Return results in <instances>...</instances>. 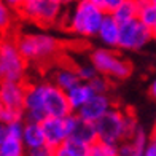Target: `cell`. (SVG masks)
Masks as SVG:
<instances>
[{"label":"cell","mask_w":156,"mask_h":156,"mask_svg":"<svg viewBox=\"0 0 156 156\" xmlns=\"http://www.w3.org/2000/svg\"><path fill=\"white\" fill-rule=\"evenodd\" d=\"M105 15L107 13L102 8H99L97 5H94L91 0H78L72 15L67 19L66 29L78 37H97L99 27H101Z\"/></svg>","instance_id":"cell-1"},{"label":"cell","mask_w":156,"mask_h":156,"mask_svg":"<svg viewBox=\"0 0 156 156\" xmlns=\"http://www.w3.org/2000/svg\"><path fill=\"white\" fill-rule=\"evenodd\" d=\"M99 40L104 45H107L110 48H118V41H119V23L113 18V15L107 13L102 21L101 27L97 32Z\"/></svg>","instance_id":"cell-13"},{"label":"cell","mask_w":156,"mask_h":156,"mask_svg":"<svg viewBox=\"0 0 156 156\" xmlns=\"http://www.w3.org/2000/svg\"><path fill=\"white\" fill-rule=\"evenodd\" d=\"M3 80V70H2V66H0V81Z\"/></svg>","instance_id":"cell-38"},{"label":"cell","mask_w":156,"mask_h":156,"mask_svg":"<svg viewBox=\"0 0 156 156\" xmlns=\"http://www.w3.org/2000/svg\"><path fill=\"white\" fill-rule=\"evenodd\" d=\"M145 156H156V139H150L145 150Z\"/></svg>","instance_id":"cell-32"},{"label":"cell","mask_w":156,"mask_h":156,"mask_svg":"<svg viewBox=\"0 0 156 156\" xmlns=\"http://www.w3.org/2000/svg\"><path fill=\"white\" fill-rule=\"evenodd\" d=\"M40 124H41V129H43V134H45L46 145H49L51 148L61 147L64 142L69 139V134H67V127H66V121H64V118L46 116Z\"/></svg>","instance_id":"cell-12"},{"label":"cell","mask_w":156,"mask_h":156,"mask_svg":"<svg viewBox=\"0 0 156 156\" xmlns=\"http://www.w3.org/2000/svg\"><path fill=\"white\" fill-rule=\"evenodd\" d=\"M26 156H54V148H51L49 145L32 148V150H27Z\"/></svg>","instance_id":"cell-29"},{"label":"cell","mask_w":156,"mask_h":156,"mask_svg":"<svg viewBox=\"0 0 156 156\" xmlns=\"http://www.w3.org/2000/svg\"><path fill=\"white\" fill-rule=\"evenodd\" d=\"M13 23V8L5 3L3 0H0V34H6L11 27Z\"/></svg>","instance_id":"cell-24"},{"label":"cell","mask_w":156,"mask_h":156,"mask_svg":"<svg viewBox=\"0 0 156 156\" xmlns=\"http://www.w3.org/2000/svg\"><path fill=\"white\" fill-rule=\"evenodd\" d=\"M94 94H96L94 89L89 86V83H84V81H81L80 84H76L75 88H72L70 91H67V97H69L70 107H72L73 112L80 110Z\"/></svg>","instance_id":"cell-16"},{"label":"cell","mask_w":156,"mask_h":156,"mask_svg":"<svg viewBox=\"0 0 156 156\" xmlns=\"http://www.w3.org/2000/svg\"><path fill=\"white\" fill-rule=\"evenodd\" d=\"M91 64L97 69L101 75H105L115 80H126L132 73V64L123 59L112 49H96L91 54Z\"/></svg>","instance_id":"cell-5"},{"label":"cell","mask_w":156,"mask_h":156,"mask_svg":"<svg viewBox=\"0 0 156 156\" xmlns=\"http://www.w3.org/2000/svg\"><path fill=\"white\" fill-rule=\"evenodd\" d=\"M32 2H37V0H23V3H32Z\"/></svg>","instance_id":"cell-40"},{"label":"cell","mask_w":156,"mask_h":156,"mask_svg":"<svg viewBox=\"0 0 156 156\" xmlns=\"http://www.w3.org/2000/svg\"><path fill=\"white\" fill-rule=\"evenodd\" d=\"M118 156H119V154H118Z\"/></svg>","instance_id":"cell-43"},{"label":"cell","mask_w":156,"mask_h":156,"mask_svg":"<svg viewBox=\"0 0 156 156\" xmlns=\"http://www.w3.org/2000/svg\"><path fill=\"white\" fill-rule=\"evenodd\" d=\"M88 156H118V145H112L97 140L89 147Z\"/></svg>","instance_id":"cell-21"},{"label":"cell","mask_w":156,"mask_h":156,"mask_svg":"<svg viewBox=\"0 0 156 156\" xmlns=\"http://www.w3.org/2000/svg\"><path fill=\"white\" fill-rule=\"evenodd\" d=\"M64 145H66L69 150H72L75 154H78V156H88L89 154V147L91 145L84 144V142H80V140H76V139L69 137L66 142H64Z\"/></svg>","instance_id":"cell-26"},{"label":"cell","mask_w":156,"mask_h":156,"mask_svg":"<svg viewBox=\"0 0 156 156\" xmlns=\"http://www.w3.org/2000/svg\"><path fill=\"white\" fill-rule=\"evenodd\" d=\"M139 3V16L137 19L142 21L150 29L156 26V3H151L148 0H137Z\"/></svg>","instance_id":"cell-20"},{"label":"cell","mask_w":156,"mask_h":156,"mask_svg":"<svg viewBox=\"0 0 156 156\" xmlns=\"http://www.w3.org/2000/svg\"><path fill=\"white\" fill-rule=\"evenodd\" d=\"M3 2H5V3H8V5H10L15 11L19 8L21 5H23V0H3Z\"/></svg>","instance_id":"cell-33"},{"label":"cell","mask_w":156,"mask_h":156,"mask_svg":"<svg viewBox=\"0 0 156 156\" xmlns=\"http://www.w3.org/2000/svg\"><path fill=\"white\" fill-rule=\"evenodd\" d=\"M23 142H24L27 150H32V148H38V147L46 145L41 124L40 123H34V121H26L24 123V131H23Z\"/></svg>","instance_id":"cell-14"},{"label":"cell","mask_w":156,"mask_h":156,"mask_svg":"<svg viewBox=\"0 0 156 156\" xmlns=\"http://www.w3.org/2000/svg\"><path fill=\"white\" fill-rule=\"evenodd\" d=\"M126 0H104V6H102V10L105 13H113L116 8L121 3H124Z\"/></svg>","instance_id":"cell-30"},{"label":"cell","mask_w":156,"mask_h":156,"mask_svg":"<svg viewBox=\"0 0 156 156\" xmlns=\"http://www.w3.org/2000/svg\"><path fill=\"white\" fill-rule=\"evenodd\" d=\"M89 83V86L94 89V93L97 94H107V91L110 89V81H108V76L105 75H101L99 73L97 76H94Z\"/></svg>","instance_id":"cell-27"},{"label":"cell","mask_w":156,"mask_h":156,"mask_svg":"<svg viewBox=\"0 0 156 156\" xmlns=\"http://www.w3.org/2000/svg\"><path fill=\"white\" fill-rule=\"evenodd\" d=\"M94 124L101 142L119 145L124 140V110L113 107Z\"/></svg>","instance_id":"cell-6"},{"label":"cell","mask_w":156,"mask_h":156,"mask_svg":"<svg viewBox=\"0 0 156 156\" xmlns=\"http://www.w3.org/2000/svg\"><path fill=\"white\" fill-rule=\"evenodd\" d=\"M48 116L43 105V83H27L24 99V121L41 123Z\"/></svg>","instance_id":"cell-9"},{"label":"cell","mask_w":156,"mask_h":156,"mask_svg":"<svg viewBox=\"0 0 156 156\" xmlns=\"http://www.w3.org/2000/svg\"><path fill=\"white\" fill-rule=\"evenodd\" d=\"M151 30H153V38H154V40H156V26H154V27H153V29H151Z\"/></svg>","instance_id":"cell-39"},{"label":"cell","mask_w":156,"mask_h":156,"mask_svg":"<svg viewBox=\"0 0 156 156\" xmlns=\"http://www.w3.org/2000/svg\"><path fill=\"white\" fill-rule=\"evenodd\" d=\"M110 15H113V18H115L119 24H124V23H127V21L136 19L139 16V3H137V0H126L124 3H121L115 11L110 13Z\"/></svg>","instance_id":"cell-19"},{"label":"cell","mask_w":156,"mask_h":156,"mask_svg":"<svg viewBox=\"0 0 156 156\" xmlns=\"http://www.w3.org/2000/svg\"><path fill=\"white\" fill-rule=\"evenodd\" d=\"M62 8L64 6L59 0H37L32 3H23L16 13L40 27H51L59 23Z\"/></svg>","instance_id":"cell-3"},{"label":"cell","mask_w":156,"mask_h":156,"mask_svg":"<svg viewBox=\"0 0 156 156\" xmlns=\"http://www.w3.org/2000/svg\"><path fill=\"white\" fill-rule=\"evenodd\" d=\"M27 148L24 145L23 139L6 136L0 142V156H26Z\"/></svg>","instance_id":"cell-18"},{"label":"cell","mask_w":156,"mask_h":156,"mask_svg":"<svg viewBox=\"0 0 156 156\" xmlns=\"http://www.w3.org/2000/svg\"><path fill=\"white\" fill-rule=\"evenodd\" d=\"M137 129H139V123L136 115L132 112H124V140L132 139Z\"/></svg>","instance_id":"cell-25"},{"label":"cell","mask_w":156,"mask_h":156,"mask_svg":"<svg viewBox=\"0 0 156 156\" xmlns=\"http://www.w3.org/2000/svg\"><path fill=\"white\" fill-rule=\"evenodd\" d=\"M18 119H24V112L15 110L0 102V124H10L13 121H18Z\"/></svg>","instance_id":"cell-23"},{"label":"cell","mask_w":156,"mask_h":156,"mask_svg":"<svg viewBox=\"0 0 156 156\" xmlns=\"http://www.w3.org/2000/svg\"><path fill=\"white\" fill-rule=\"evenodd\" d=\"M43 105L48 113V116H58V118H66L67 115L73 113L70 107L67 93L64 89L51 81L43 83Z\"/></svg>","instance_id":"cell-8"},{"label":"cell","mask_w":156,"mask_h":156,"mask_svg":"<svg viewBox=\"0 0 156 156\" xmlns=\"http://www.w3.org/2000/svg\"><path fill=\"white\" fill-rule=\"evenodd\" d=\"M70 137L80 140V142H84V144H88V145H93L94 142L99 140L96 124L91 123V121H86V119H83L80 116H78V119H76V124L73 127L72 134H70Z\"/></svg>","instance_id":"cell-15"},{"label":"cell","mask_w":156,"mask_h":156,"mask_svg":"<svg viewBox=\"0 0 156 156\" xmlns=\"http://www.w3.org/2000/svg\"><path fill=\"white\" fill-rule=\"evenodd\" d=\"M151 38H153V30L137 18L127 21L124 24H119V41H118L119 49L137 51V49L144 48Z\"/></svg>","instance_id":"cell-7"},{"label":"cell","mask_w":156,"mask_h":156,"mask_svg":"<svg viewBox=\"0 0 156 156\" xmlns=\"http://www.w3.org/2000/svg\"><path fill=\"white\" fill-rule=\"evenodd\" d=\"M110 108H113L112 99L107 94H97L96 93L80 110L75 112V113H78V116L86 119V121L96 123L97 119H101Z\"/></svg>","instance_id":"cell-11"},{"label":"cell","mask_w":156,"mask_h":156,"mask_svg":"<svg viewBox=\"0 0 156 156\" xmlns=\"http://www.w3.org/2000/svg\"><path fill=\"white\" fill-rule=\"evenodd\" d=\"M151 139H156V119H154V124H153V129H151Z\"/></svg>","instance_id":"cell-36"},{"label":"cell","mask_w":156,"mask_h":156,"mask_svg":"<svg viewBox=\"0 0 156 156\" xmlns=\"http://www.w3.org/2000/svg\"><path fill=\"white\" fill-rule=\"evenodd\" d=\"M27 64L29 62L18 48L16 38H10L5 35L2 49H0V66L3 70V80L26 81Z\"/></svg>","instance_id":"cell-4"},{"label":"cell","mask_w":156,"mask_h":156,"mask_svg":"<svg viewBox=\"0 0 156 156\" xmlns=\"http://www.w3.org/2000/svg\"><path fill=\"white\" fill-rule=\"evenodd\" d=\"M27 81H0V102L8 107L24 112V99H26Z\"/></svg>","instance_id":"cell-10"},{"label":"cell","mask_w":156,"mask_h":156,"mask_svg":"<svg viewBox=\"0 0 156 156\" xmlns=\"http://www.w3.org/2000/svg\"><path fill=\"white\" fill-rule=\"evenodd\" d=\"M2 140H3V139H2ZM2 140H0V142H2Z\"/></svg>","instance_id":"cell-42"},{"label":"cell","mask_w":156,"mask_h":156,"mask_svg":"<svg viewBox=\"0 0 156 156\" xmlns=\"http://www.w3.org/2000/svg\"><path fill=\"white\" fill-rule=\"evenodd\" d=\"M16 43L27 62L54 61L61 53L62 46V43L56 37L46 34H23L16 37Z\"/></svg>","instance_id":"cell-2"},{"label":"cell","mask_w":156,"mask_h":156,"mask_svg":"<svg viewBox=\"0 0 156 156\" xmlns=\"http://www.w3.org/2000/svg\"><path fill=\"white\" fill-rule=\"evenodd\" d=\"M148 94H150L154 101H156V80L151 83V86H150V89H148Z\"/></svg>","instance_id":"cell-34"},{"label":"cell","mask_w":156,"mask_h":156,"mask_svg":"<svg viewBox=\"0 0 156 156\" xmlns=\"http://www.w3.org/2000/svg\"><path fill=\"white\" fill-rule=\"evenodd\" d=\"M148 2H151V3H156V0H148Z\"/></svg>","instance_id":"cell-41"},{"label":"cell","mask_w":156,"mask_h":156,"mask_svg":"<svg viewBox=\"0 0 156 156\" xmlns=\"http://www.w3.org/2000/svg\"><path fill=\"white\" fill-rule=\"evenodd\" d=\"M54 156H78V154H75L72 150H69V148L62 144L61 147L54 148Z\"/></svg>","instance_id":"cell-31"},{"label":"cell","mask_w":156,"mask_h":156,"mask_svg":"<svg viewBox=\"0 0 156 156\" xmlns=\"http://www.w3.org/2000/svg\"><path fill=\"white\" fill-rule=\"evenodd\" d=\"M129 140H131L132 148H134V156H145V150H147V145L150 142V139H148L147 132L142 127H139L137 132L134 134V137Z\"/></svg>","instance_id":"cell-22"},{"label":"cell","mask_w":156,"mask_h":156,"mask_svg":"<svg viewBox=\"0 0 156 156\" xmlns=\"http://www.w3.org/2000/svg\"><path fill=\"white\" fill-rule=\"evenodd\" d=\"M53 83L67 93V91H70L72 88H75L76 84H80L81 80H80V76H78V73H76L75 69H72V67H64V69H59L58 72L54 73Z\"/></svg>","instance_id":"cell-17"},{"label":"cell","mask_w":156,"mask_h":156,"mask_svg":"<svg viewBox=\"0 0 156 156\" xmlns=\"http://www.w3.org/2000/svg\"><path fill=\"white\" fill-rule=\"evenodd\" d=\"M3 38H5V35L0 34V49H2V45H3Z\"/></svg>","instance_id":"cell-37"},{"label":"cell","mask_w":156,"mask_h":156,"mask_svg":"<svg viewBox=\"0 0 156 156\" xmlns=\"http://www.w3.org/2000/svg\"><path fill=\"white\" fill-rule=\"evenodd\" d=\"M59 2L62 3V6H69V5H72V3H76L78 0H59Z\"/></svg>","instance_id":"cell-35"},{"label":"cell","mask_w":156,"mask_h":156,"mask_svg":"<svg viewBox=\"0 0 156 156\" xmlns=\"http://www.w3.org/2000/svg\"><path fill=\"white\" fill-rule=\"evenodd\" d=\"M75 70H76L78 76H80V80H81V81H84V83L91 81L94 76H97V75H99L97 69L93 66V64H91V66H81V67H75Z\"/></svg>","instance_id":"cell-28"}]
</instances>
